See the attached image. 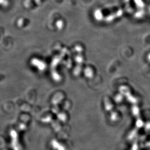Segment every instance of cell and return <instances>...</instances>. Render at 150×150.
<instances>
[{
    "mask_svg": "<svg viewBox=\"0 0 150 150\" xmlns=\"http://www.w3.org/2000/svg\"><path fill=\"white\" fill-rule=\"evenodd\" d=\"M95 14L96 17L97 18H102L103 17V14H102V11L99 10H96L95 12Z\"/></svg>",
    "mask_w": 150,
    "mask_h": 150,
    "instance_id": "6da1fadb",
    "label": "cell"
},
{
    "mask_svg": "<svg viewBox=\"0 0 150 150\" xmlns=\"http://www.w3.org/2000/svg\"><path fill=\"white\" fill-rule=\"evenodd\" d=\"M134 2L136 3V5L139 6V7L144 6V3L142 0H134Z\"/></svg>",
    "mask_w": 150,
    "mask_h": 150,
    "instance_id": "7a4b0ae2",
    "label": "cell"
},
{
    "mask_svg": "<svg viewBox=\"0 0 150 150\" xmlns=\"http://www.w3.org/2000/svg\"><path fill=\"white\" fill-rule=\"evenodd\" d=\"M149 10H150V8H149Z\"/></svg>",
    "mask_w": 150,
    "mask_h": 150,
    "instance_id": "3957f363",
    "label": "cell"
}]
</instances>
